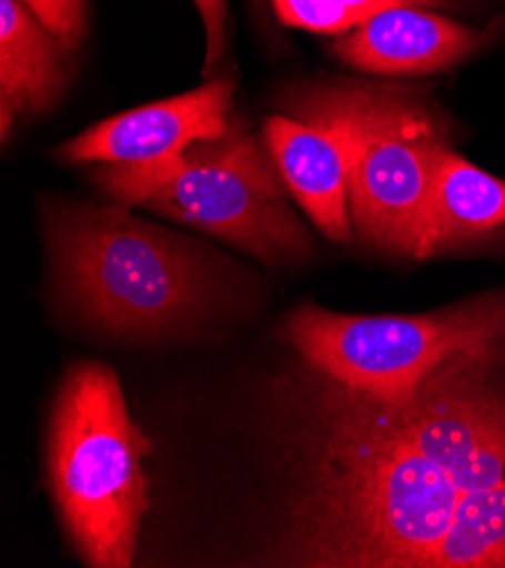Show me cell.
Instances as JSON below:
<instances>
[{
    "mask_svg": "<svg viewBox=\"0 0 505 568\" xmlns=\"http://www.w3.org/2000/svg\"><path fill=\"white\" fill-rule=\"evenodd\" d=\"M272 561L505 568V339L376 399L302 361Z\"/></svg>",
    "mask_w": 505,
    "mask_h": 568,
    "instance_id": "cell-1",
    "label": "cell"
},
{
    "mask_svg": "<svg viewBox=\"0 0 505 568\" xmlns=\"http://www.w3.org/2000/svg\"><path fill=\"white\" fill-rule=\"evenodd\" d=\"M128 209L50 202L46 241L62 293L87 322L119 335H156L202 306L206 272L189 243Z\"/></svg>",
    "mask_w": 505,
    "mask_h": 568,
    "instance_id": "cell-2",
    "label": "cell"
},
{
    "mask_svg": "<svg viewBox=\"0 0 505 568\" xmlns=\"http://www.w3.org/2000/svg\"><path fill=\"white\" fill-rule=\"evenodd\" d=\"M295 119H317L341 136L356 230L370 245L417 258L431 186L448 125L406 89L315 82L289 91Z\"/></svg>",
    "mask_w": 505,
    "mask_h": 568,
    "instance_id": "cell-3",
    "label": "cell"
},
{
    "mask_svg": "<svg viewBox=\"0 0 505 568\" xmlns=\"http://www.w3.org/2000/svg\"><path fill=\"white\" fill-rule=\"evenodd\" d=\"M150 450L114 369L93 361L75 365L52 410L48 467L54 500L89 566H132L150 507L143 471Z\"/></svg>",
    "mask_w": 505,
    "mask_h": 568,
    "instance_id": "cell-4",
    "label": "cell"
},
{
    "mask_svg": "<svg viewBox=\"0 0 505 568\" xmlns=\"http://www.w3.org/2000/svg\"><path fill=\"white\" fill-rule=\"evenodd\" d=\"M100 189L228 241L267 263L306 258L311 239L286 202L282 173L241 121L152 165H100Z\"/></svg>",
    "mask_w": 505,
    "mask_h": 568,
    "instance_id": "cell-5",
    "label": "cell"
},
{
    "mask_svg": "<svg viewBox=\"0 0 505 568\" xmlns=\"http://www.w3.org/2000/svg\"><path fill=\"white\" fill-rule=\"evenodd\" d=\"M302 361L376 399H400L444 361L505 339V291L424 315H345L313 304L282 331Z\"/></svg>",
    "mask_w": 505,
    "mask_h": 568,
    "instance_id": "cell-6",
    "label": "cell"
},
{
    "mask_svg": "<svg viewBox=\"0 0 505 568\" xmlns=\"http://www.w3.org/2000/svg\"><path fill=\"white\" fill-rule=\"evenodd\" d=\"M234 89L236 80L222 75L182 95L123 111L84 130L58 154L67 163L152 165L165 161L230 130Z\"/></svg>",
    "mask_w": 505,
    "mask_h": 568,
    "instance_id": "cell-7",
    "label": "cell"
},
{
    "mask_svg": "<svg viewBox=\"0 0 505 568\" xmlns=\"http://www.w3.org/2000/svg\"><path fill=\"white\" fill-rule=\"evenodd\" d=\"M485 41L458 21L415 6L376 12L333 43V52L358 71L426 75L458 64Z\"/></svg>",
    "mask_w": 505,
    "mask_h": 568,
    "instance_id": "cell-8",
    "label": "cell"
},
{
    "mask_svg": "<svg viewBox=\"0 0 505 568\" xmlns=\"http://www.w3.org/2000/svg\"><path fill=\"white\" fill-rule=\"evenodd\" d=\"M265 143L297 204L333 243L352 241L347 156L341 136L317 119L274 113L265 121Z\"/></svg>",
    "mask_w": 505,
    "mask_h": 568,
    "instance_id": "cell-9",
    "label": "cell"
},
{
    "mask_svg": "<svg viewBox=\"0 0 505 568\" xmlns=\"http://www.w3.org/2000/svg\"><path fill=\"white\" fill-rule=\"evenodd\" d=\"M505 230V180L452 148L440 154L417 258L485 243Z\"/></svg>",
    "mask_w": 505,
    "mask_h": 568,
    "instance_id": "cell-10",
    "label": "cell"
},
{
    "mask_svg": "<svg viewBox=\"0 0 505 568\" xmlns=\"http://www.w3.org/2000/svg\"><path fill=\"white\" fill-rule=\"evenodd\" d=\"M71 78V48L23 0H0V109L39 113Z\"/></svg>",
    "mask_w": 505,
    "mask_h": 568,
    "instance_id": "cell-11",
    "label": "cell"
},
{
    "mask_svg": "<svg viewBox=\"0 0 505 568\" xmlns=\"http://www.w3.org/2000/svg\"><path fill=\"white\" fill-rule=\"evenodd\" d=\"M437 8L448 0H272L279 21L317 34L341 37L387 8Z\"/></svg>",
    "mask_w": 505,
    "mask_h": 568,
    "instance_id": "cell-12",
    "label": "cell"
},
{
    "mask_svg": "<svg viewBox=\"0 0 505 568\" xmlns=\"http://www.w3.org/2000/svg\"><path fill=\"white\" fill-rule=\"evenodd\" d=\"M23 6L71 50L87 34V0H23Z\"/></svg>",
    "mask_w": 505,
    "mask_h": 568,
    "instance_id": "cell-13",
    "label": "cell"
},
{
    "mask_svg": "<svg viewBox=\"0 0 505 568\" xmlns=\"http://www.w3.org/2000/svg\"><path fill=\"white\" fill-rule=\"evenodd\" d=\"M198 6L204 30H206V62L204 75L211 78L220 64L224 50H228V34H224V21H228V0H193Z\"/></svg>",
    "mask_w": 505,
    "mask_h": 568,
    "instance_id": "cell-14",
    "label": "cell"
}]
</instances>
